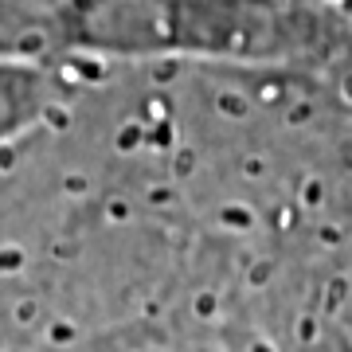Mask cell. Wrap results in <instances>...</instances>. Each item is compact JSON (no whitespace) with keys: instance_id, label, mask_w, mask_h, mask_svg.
Instances as JSON below:
<instances>
[{"instance_id":"obj_1","label":"cell","mask_w":352,"mask_h":352,"mask_svg":"<svg viewBox=\"0 0 352 352\" xmlns=\"http://www.w3.org/2000/svg\"><path fill=\"white\" fill-rule=\"evenodd\" d=\"M71 90V67L55 55H0V149L55 118Z\"/></svg>"}]
</instances>
